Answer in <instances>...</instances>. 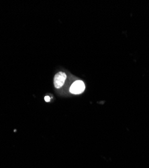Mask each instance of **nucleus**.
<instances>
[{
    "label": "nucleus",
    "mask_w": 149,
    "mask_h": 168,
    "mask_svg": "<svg viewBox=\"0 0 149 168\" xmlns=\"http://www.w3.org/2000/svg\"><path fill=\"white\" fill-rule=\"evenodd\" d=\"M85 89V86L83 81L77 80L71 85L70 87V92L73 94H80L84 92Z\"/></svg>",
    "instance_id": "1"
},
{
    "label": "nucleus",
    "mask_w": 149,
    "mask_h": 168,
    "mask_svg": "<svg viewBox=\"0 0 149 168\" xmlns=\"http://www.w3.org/2000/svg\"><path fill=\"white\" fill-rule=\"evenodd\" d=\"M67 75L63 72H58L55 75L54 78V86L56 88H60L65 84Z\"/></svg>",
    "instance_id": "2"
},
{
    "label": "nucleus",
    "mask_w": 149,
    "mask_h": 168,
    "mask_svg": "<svg viewBox=\"0 0 149 168\" xmlns=\"http://www.w3.org/2000/svg\"><path fill=\"white\" fill-rule=\"evenodd\" d=\"M45 99L46 102H49L50 101V97L49 96H46Z\"/></svg>",
    "instance_id": "3"
}]
</instances>
